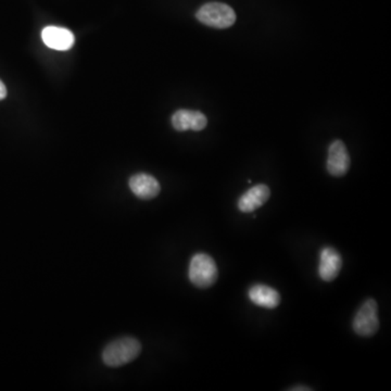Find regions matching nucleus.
Returning <instances> with one entry per match:
<instances>
[{
  "label": "nucleus",
  "instance_id": "9",
  "mask_svg": "<svg viewBox=\"0 0 391 391\" xmlns=\"http://www.w3.org/2000/svg\"><path fill=\"white\" fill-rule=\"evenodd\" d=\"M42 42L54 50H69L74 45V35L68 28L47 26L42 32Z\"/></svg>",
  "mask_w": 391,
  "mask_h": 391
},
{
  "label": "nucleus",
  "instance_id": "3",
  "mask_svg": "<svg viewBox=\"0 0 391 391\" xmlns=\"http://www.w3.org/2000/svg\"><path fill=\"white\" fill-rule=\"evenodd\" d=\"M196 18L210 28H228L236 21V13L226 4L208 3L198 10Z\"/></svg>",
  "mask_w": 391,
  "mask_h": 391
},
{
  "label": "nucleus",
  "instance_id": "7",
  "mask_svg": "<svg viewBox=\"0 0 391 391\" xmlns=\"http://www.w3.org/2000/svg\"><path fill=\"white\" fill-rule=\"evenodd\" d=\"M342 259L337 250L333 247H325L322 250L320 258L319 275L324 281H333L337 279L342 271Z\"/></svg>",
  "mask_w": 391,
  "mask_h": 391
},
{
  "label": "nucleus",
  "instance_id": "8",
  "mask_svg": "<svg viewBox=\"0 0 391 391\" xmlns=\"http://www.w3.org/2000/svg\"><path fill=\"white\" fill-rule=\"evenodd\" d=\"M129 188L139 199L150 200L160 194L159 182L153 176L146 173L135 174L129 178Z\"/></svg>",
  "mask_w": 391,
  "mask_h": 391
},
{
  "label": "nucleus",
  "instance_id": "13",
  "mask_svg": "<svg viewBox=\"0 0 391 391\" xmlns=\"http://www.w3.org/2000/svg\"><path fill=\"white\" fill-rule=\"evenodd\" d=\"M291 390H293V391H298V390L303 391V390H312V389H311V388H309V387H305V386H298L297 388H295V387H293V388H291Z\"/></svg>",
  "mask_w": 391,
  "mask_h": 391
},
{
  "label": "nucleus",
  "instance_id": "2",
  "mask_svg": "<svg viewBox=\"0 0 391 391\" xmlns=\"http://www.w3.org/2000/svg\"><path fill=\"white\" fill-rule=\"evenodd\" d=\"M188 277L198 288L211 287L218 281V271L216 261L206 253H197L192 257L188 269Z\"/></svg>",
  "mask_w": 391,
  "mask_h": 391
},
{
  "label": "nucleus",
  "instance_id": "11",
  "mask_svg": "<svg viewBox=\"0 0 391 391\" xmlns=\"http://www.w3.org/2000/svg\"><path fill=\"white\" fill-rule=\"evenodd\" d=\"M249 298L255 305L265 309H275L281 303V295L269 286L257 284L248 291Z\"/></svg>",
  "mask_w": 391,
  "mask_h": 391
},
{
  "label": "nucleus",
  "instance_id": "12",
  "mask_svg": "<svg viewBox=\"0 0 391 391\" xmlns=\"http://www.w3.org/2000/svg\"><path fill=\"white\" fill-rule=\"evenodd\" d=\"M6 97H7V88H6L3 81H0V100H3Z\"/></svg>",
  "mask_w": 391,
  "mask_h": 391
},
{
  "label": "nucleus",
  "instance_id": "4",
  "mask_svg": "<svg viewBox=\"0 0 391 391\" xmlns=\"http://www.w3.org/2000/svg\"><path fill=\"white\" fill-rule=\"evenodd\" d=\"M354 330L361 337H372L380 329L378 305L374 299H368L356 312Z\"/></svg>",
  "mask_w": 391,
  "mask_h": 391
},
{
  "label": "nucleus",
  "instance_id": "5",
  "mask_svg": "<svg viewBox=\"0 0 391 391\" xmlns=\"http://www.w3.org/2000/svg\"><path fill=\"white\" fill-rule=\"evenodd\" d=\"M350 160L349 153L344 141H335L332 143L328 149L327 168L328 173L335 177H342L349 171Z\"/></svg>",
  "mask_w": 391,
  "mask_h": 391
},
{
  "label": "nucleus",
  "instance_id": "10",
  "mask_svg": "<svg viewBox=\"0 0 391 391\" xmlns=\"http://www.w3.org/2000/svg\"><path fill=\"white\" fill-rule=\"evenodd\" d=\"M271 196V190L264 184L253 186L247 190L238 200L239 211L243 214H251L261 208Z\"/></svg>",
  "mask_w": 391,
  "mask_h": 391
},
{
  "label": "nucleus",
  "instance_id": "1",
  "mask_svg": "<svg viewBox=\"0 0 391 391\" xmlns=\"http://www.w3.org/2000/svg\"><path fill=\"white\" fill-rule=\"evenodd\" d=\"M141 344L136 338L123 337L110 342L103 351V363L119 368L135 360L141 354Z\"/></svg>",
  "mask_w": 391,
  "mask_h": 391
},
{
  "label": "nucleus",
  "instance_id": "6",
  "mask_svg": "<svg viewBox=\"0 0 391 391\" xmlns=\"http://www.w3.org/2000/svg\"><path fill=\"white\" fill-rule=\"evenodd\" d=\"M172 125L178 132H185L188 129L199 132L206 129L208 119L206 115L200 111L178 110L172 115Z\"/></svg>",
  "mask_w": 391,
  "mask_h": 391
}]
</instances>
